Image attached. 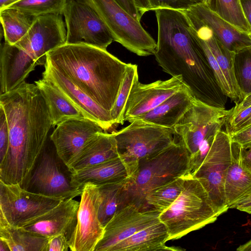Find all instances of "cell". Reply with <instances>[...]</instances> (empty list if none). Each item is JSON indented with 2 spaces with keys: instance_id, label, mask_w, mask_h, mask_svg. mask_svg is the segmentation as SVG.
Masks as SVG:
<instances>
[{
  "instance_id": "5",
  "label": "cell",
  "mask_w": 251,
  "mask_h": 251,
  "mask_svg": "<svg viewBox=\"0 0 251 251\" xmlns=\"http://www.w3.org/2000/svg\"><path fill=\"white\" fill-rule=\"evenodd\" d=\"M220 214L200 181L190 174L185 176L183 189L176 201L160 213L159 219L167 227L168 240L215 222Z\"/></svg>"
},
{
  "instance_id": "32",
  "label": "cell",
  "mask_w": 251,
  "mask_h": 251,
  "mask_svg": "<svg viewBox=\"0 0 251 251\" xmlns=\"http://www.w3.org/2000/svg\"><path fill=\"white\" fill-rule=\"evenodd\" d=\"M138 79L137 65L128 63L125 76L118 92L115 103L110 111L114 125H123L126 104L131 88Z\"/></svg>"
},
{
  "instance_id": "33",
  "label": "cell",
  "mask_w": 251,
  "mask_h": 251,
  "mask_svg": "<svg viewBox=\"0 0 251 251\" xmlns=\"http://www.w3.org/2000/svg\"><path fill=\"white\" fill-rule=\"evenodd\" d=\"M68 0H22L8 7L33 16L48 14L63 15Z\"/></svg>"
},
{
  "instance_id": "35",
  "label": "cell",
  "mask_w": 251,
  "mask_h": 251,
  "mask_svg": "<svg viewBox=\"0 0 251 251\" xmlns=\"http://www.w3.org/2000/svg\"><path fill=\"white\" fill-rule=\"evenodd\" d=\"M226 131L231 135L251 125V105L230 113L226 123Z\"/></svg>"
},
{
  "instance_id": "50",
  "label": "cell",
  "mask_w": 251,
  "mask_h": 251,
  "mask_svg": "<svg viewBox=\"0 0 251 251\" xmlns=\"http://www.w3.org/2000/svg\"><path fill=\"white\" fill-rule=\"evenodd\" d=\"M248 34L249 36L250 37V38L251 39V31L249 33H248Z\"/></svg>"
},
{
  "instance_id": "30",
  "label": "cell",
  "mask_w": 251,
  "mask_h": 251,
  "mask_svg": "<svg viewBox=\"0 0 251 251\" xmlns=\"http://www.w3.org/2000/svg\"><path fill=\"white\" fill-rule=\"evenodd\" d=\"M126 181L97 186L100 197L98 216L104 227L121 208L122 193Z\"/></svg>"
},
{
  "instance_id": "28",
  "label": "cell",
  "mask_w": 251,
  "mask_h": 251,
  "mask_svg": "<svg viewBox=\"0 0 251 251\" xmlns=\"http://www.w3.org/2000/svg\"><path fill=\"white\" fill-rule=\"evenodd\" d=\"M35 18L15 8L7 7L0 10V23L5 42L11 45H15L28 32Z\"/></svg>"
},
{
  "instance_id": "17",
  "label": "cell",
  "mask_w": 251,
  "mask_h": 251,
  "mask_svg": "<svg viewBox=\"0 0 251 251\" xmlns=\"http://www.w3.org/2000/svg\"><path fill=\"white\" fill-rule=\"evenodd\" d=\"M43 78L55 86L86 118L98 123L105 131L115 126L110 112L81 90L69 78L46 62Z\"/></svg>"
},
{
  "instance_id": "16",
  "label": "cell",
  "mask_w": 251,
  "mask_h": 251,
  "mask_svg": "<svg viewBox=\"0 0 251 251\" xmlns=\"http://www.w3.org/2000/svg\"><path fill=\"white\" fill-rule=\"evenodd\" d=\"M181 75L172 76L166 80H157L143 84L139 79L134 83L125 110V121L144 114L157 107L184 86Z\"/></svg>"
},
{
  "instance_id": "1",
  "label": "cell",
  "mask_w": 251,
  "mask_h": 251,
  "mask_svg": "<svg viewBox=\"0 0 251 251\" xmlns=\"http://www.w3.org/2000/svg\"><path fill=\"white\" fill-rule=\"evenodd\" d=\"M9 133L8 149L0 164V181L24 187L35 167L52 126L48 107L34 84L23 82L0 95Z\"/></svg>"
},
{
  "instance_id": "10",
  "label": "cell",
  "mask_w": 251,
  "mask_h": 251,
  "mask_svg": "<svg viewBox=\"0 0 251 251\" xmlns=\"http://www.w3.org/2000/svg\"><path fill=\"white\" fill-rule=\"evenodd\" d=\"M63 200L30 192L19 184L0 181V221L20 226Z\"/></svg>"
},
{
  "instance_id": "19",
  "label": "cell",
  "mask_w": 251,
  "mask_h": 251,
  "mask_svg": "<svg viewBox=\"0 0 251 251\" xmlns=\"http://www.w3.org/2000/svg\"><path fill=\"white\" fill-rule=\"evenodd\" d=\"M200 23L208 27L227 50L237 55L251 50V39L219 16L206 4L201 2L187 9Z\"/></svg>"
},
{
  "instance_id": "15",
  "label": "cell",
  "mask_w": 251,
  "mask_h": 251,
  "mask_svg": "<svg viewBox=\"0 0 251 251\" xmlns=\"http://www.w3.org/2000/svg\"><path fill=\"white\" fill-rule=\"evenodd\" d=\"M104 131L95 121L86 118H71L56 126L50 139L58 157L67 167L91 138Z\"/></svg>"
},
{
  "instance_id": "13",
  "label": "cell",
  "mask_w": 251,
  "mask_h": 251,
  "mask_svg": "<svg viewBox=\"0 0 251 251\" xmlns=\"http://www.w3.org/2000/svg\"><path fill=\"white\" fill-rule=\"evenodd\" d=\"M24 188L46 196L66 200L80 195L83 189L74 187L62 171L54 155L44 150Z\"/></svg>"
},
{
  "instance_id": "39",
  "label": "cell",
  "mask_w": 251,
  "mask_h": 251,
  "mask_svg": "<svg viewBox=\"0 0 251 251\" xmlns=\"http://www.w3.org/2000/svg\"><path fill=\"white\" fill-rule=\"evenodd\" d=\"M69 247L68 239L64 234L49 238L46 251H67Z\"/></svg>"
},
{
  "instance_id": "4",
  "label": "cell",
  "mask_w": 251,
  "mask_h": 251,
  "mask_svg": "<svg viewBox=\"0 0 251 251\" xmlns=\"http://www.w3.org/2000/svg\"><path fill=\"white\" fill-rule=\"evenodd\" d=\"M190 155L179 140L139 163L134 175L124 183L121 208L130 204L144 210L145 199L154 189L190 173Z\"/></svg>"
},
{
  "instance_id": "9",
  "label": "cell",
  "mask_w": 251,
  "mask_h": 251,
  "mask_svg": "<svg viewBox=\"0 0 251 251\" xmlns=\"http://www.w3.org/2000/svg\"><path fill=\"white\" fill-rule=\"evenodd\" d=\"M232 154L230 136L226 131L219 130L202 162L190 174L200 181L220 215L229 209L225 197V182Z\"/></svg>"
},
{
  "instance_id": "37",
  "label": "cell",
  "mask_w": 251,
  "mask_h": 251,
  "mask_svg": "<svg viewBox=\"0 0 251 251\" xmlns=\"http://www.w3.org/2000/svg\"><path fill=\"white\" fill-rule=\"evenodd\" d=\"M151 10L162 8L186 10L196 4L192 0H148Z\"/></svg>"
},
{
  "instance_id": "14",
  "label": "cell",
  "mask_w": 251,
  "mask_h": 251,
  "mask_svg": "<svg viewBox=\"0 0 251 251\" xmlns=\"http://www.w3.org/2000/svg\"><path fill=\"white\" fill-rule=\"evenodd\" d=\"M160 212L140 210L128 204L119 209L104 228L102 238L94 251H110L118 243L160 221Z\"/></svg>"
},
{
  "instance_id": "20",
  "label": "cell",
  "mask_w": 251,
  "mask_h": 251,
  "mask_svg": "<svg viewBox=\"0 0 251 251\" xmlns=\"http://www.w3.org/2000/svg\"><path fill=\"white\" fill-rule=\"evenodd\" d=\"M136 168L121 156L97 165L71 173L72 184L83 189L85 184L97 186L126 181L135 174Z\"/></svg>"
},
{
  "instance_id": "21",
  "label": "cell",
  "mask_w": 251,
  "mask_h": 251,
  "mask_svg": "<svg viewBox=\"0 0 251 251\" xmlns=\"http://www.w3.org/2000/svg\"><path fill=\"white\" fill-rule=\"evenodd\" d=\"M189 24L198 36L206 41L215 56L234 95L235 104L241 101L246 94L243 91L235 74L237 54L226 49L216 38L211 30L197 20L188 10H184Z\"/></svg>"
},
{
  "instance_id": "25",
  "label": "cell",
  "mask_w": 251,
  "mask_h": 251,
  "mask_svg": "<svg viewBox=\"0 0 251 251\" xmlns=\"http://www.w3.org/2000/svg\"><path fill=\"white\" fill-rule=\"evenodd\" d=\"M48 107L52 127L71 118H85L82 112L55 86L42 78L34 82Z\"/></svg>"
},
{
  "instance_id": "26",
  "label": "cell",
  "mask_w": 251,
  "mask_h": 251,
  "mask_svg": "<svg viewBox=\"0 0 251 251\" xmlns=\"http://www.w3.org/2000/svg\"><path fill=\"white\" fill-rule=\"evenodd\" d=\"M242 148L232 143L231 161L225 178V193L228 206L251 186V171L242 165Z\"/></svg>"
},
{
  "instance_id": "49",
  "label": "cell",
  "mask_w": 251,
  "mask_h": 251,
  "mask_svg": "<svg viewBox=\"0 0 251 251\" xmlns=\"http://www.w3.org/2000/svg\"><path fill=\"white\" fill-rule=\"evenodd\" d=\"M195 3H198L201 2L205 3L206 2V0H192Z\"/></svg>"
},
{
  "instance_id": "12",
  "label": "cell",
  "mask_w": 251,
  "mask_h": 251,
  "mask_svg": "<svg viewBox=\"0 0 251 251\" xmlns=\"http://www.w3.org/2000/svg\"><path fill=\"white\" fill-rule=\"evenodd\" d=\"M80 196L76 224L68 240L69 247L72 251H94L103 236L104 228L98 216V186L85 184Z\"/></svg>"
},
{
  "instance_id": "46",
  "label": "cell",
  "mask_w": 251,
  "mask_h": 251,
  "mask_svg": "<svg viewBox=\"0 0 251 251\" xmlns=\"http://www.w3.org/2000/svg\"><path fill=\"white\" fill-rule=\"evenodd\" d=\"M22 0H0V10L6 8Z\"/></svg>"
},
{
  "instance_id": "8",
  "label": "cell",
  "mask_w": 251,
  "mask_h": 251,
  "mask_svg": "<svg viewBox=\"0 0 251 251\" xmlns=\"http://www.w3.org/2000/svg\"><path fill=\"white\" fill-rule=\"evenodd\" d=\"M121 130L113 132L119 155L137 169L139 162L161 151L175 142L173 128L135 119Z\"/></svg>"
},
{
  "instance_id": "22",
  "label": "cell",
  "mask_w": 251,
  "mask_h": 251,
  "mask_svg": "<svg viewBox=\"0 0 251 251\" xmlns=\"http://www.w3.org/2000/svg\"><path fill=\"white\" fill-rule=\"evenodd\" d=\"M195 98L185 85L155 108L132 119H139L163 127L173 128L190 108Z\"/></svg>"
},
{
  "instance_id": "36",
  "label": "cell",
  "mask_w": 251,
  "mask_h": 251,
  "mask_svg": "<svg viewBox=\"0 0 251 251\" xmlns=\"http://www.w3.org/2000/svg\"><path fill=\"white\" fill-rule=\"evenodd\" d=\"M9 133L6 117L0 106V164L5 158L8 149Z\"/></svg>"
},
{
  "instance_id": "27",
  "label": "cell",
  "mask_w": 251,
  "mask_h": 251,
  "mask_svg": "<svg viewBox=\"0 0 251 251\" xmlns=\"http://www.w3.org/2000/svg\"><path fill=\"white\" fill-rule=\"evenodd\" d=\"M0 239L10 251H46L49 237L0 221Z\"/></svg>"
},
{
  "instance_id": "3",
  "label": "cell",
  "mask_w": 251,
  "mask_h": 251,
  "mask_svg": "<svg viewBox=\"0 0 251 251\" xmlns=\"http://www.w3.org/2000/svg\"><path fill=\"white\" fill-rule=\"evenodd\" d=\"M46 55V62L110 113L128 64L106 50L84 43H65Z\"/></svg>"
},
{
  "instance_id": "47",
  "label": "cell",
  "mask_w": 251,
  "mask_h": 251,
  "mask_svg": "<svg viewBox=\"0 0 251 251\" xmlns=\"http://www.w3.org/2000/svg\"><path fill=\"white\" fill-rule=\"evenodd\" d=\"M237 251H251V239L244 244L240 245L236 249Z\"/></svg>"
},
{
  "instance_id": "40",
  "label": "cell",
  "mask_w": 251,
  "mask_h": 251,
  "mask_svg": "<svg viewBox=\"0 0 251 251\" xmlns=\"http://www.w3.org/2000/svg\"><path fill=\"white\" fill-rule=\"evenodd\" d=\"M232 143L237 144L243 149L251 147V125L231 135Z\"/></svg>"
},
{
  "instance_id": "2",
  "label": "cell",
  "mask_w": 251,
  "mask_h": 251,
  "mask_svg": "<svg viewBox=\"0 0 251 251\" xmlns=\"http://www.w3.org/2000/svg\"><path fill=\"white\" fill-rule=\"evenodd\" d=\"M154 11L158 31L154 55L158 64L172 76L181 75L196 100L225 108L227 97L218 86L184 10L162 8Z\"/></svg>"
},
{
  "instance_id": "41",
  "label": "cell",
  "mask_w": 251,
  "mask_h": 251,
  "mask_svg": "<svg viewBox=\"0 0 251 251\" xmlns=\"http://www.w3.org/2000/svg\"><path fill=\"white\" fill-rule=\"evenodd\" d=\"M229 208L236 209L251 214V186L240 197L232 202Z\"/></svg>"
},
{
  "instance_id": "44",
  "label": "cell",
  "mask_w": 251,
  "mask_h": 251,
  "mask_svg": "<svg viewBox=\"0 0 251 251\" xmlns=\"http://www.w3.org/2000/svg\"><path fill=\"white\" fill-rule=\"evenodd\" d=\"M242 160L243 167L251 171V147L246 150L242 149Z\"/></svg>"
},
{
  "instance_id": "11",
  "label": "cell",
  "mask_w": 251,
  "mask_h": 251,
  "mask_svg": "<svg viewBox=\"0 0 251 251\" xmlns=\"http://www.w3.org/2000/svg\"><path fill=\"white\" fill-rule=\"evenodd\" d=\"M63 15L66 43H84L104 50L114 41L103 22L90 6L80 0H68Z\"/></svg>"
},
{
  "instance_id": "42",
  "label": "cell",
  "mask_w": 251,
  "mask_h": 251,
  "mask_svg": "<svg viewBox=\"0 0 251 251\" xmlns=\"http://www.w3.org/2000/svg\"><path fill=\"white\" fill-rule=\"evenodd\" d=\"M125 10L137 21L140 22L141 17L133 0H114Z\"/></svg>"
},
{
  "instance_id": "29",
  "label": "cell",
  "mask_w": 251,
  "mask_h": 251,
  "mask_svg": "<svg viewBox=\"0 0 251 251\" xmlns=\"http://www.w3.org/2000/svg\"><path fill=\"white\" fill-rule=\"evenodd\" d=\"M185 176L175 179L150 192L145 198L144 210L161 213L168 209L181 193Z\"/></svg>"
},
{
  "instance_id": "7",
  "label": "cell",
  "mask_w": 251,
  "mask_h": 251,
  "mask_svg": "<svg viewBox=\"0 0 251 251\" xmlns=\"http://www.w3.org/2000/svg\"><path fill=\"white\" fill-rule=\"evenodd\" d=\"M98 14L114 41L140 56L154 55L156 42L137 21L114 0H80Z\"/></svg>"
},
{
  "instance_id": "6",
  "label": "cell",
  "mask_w": 251,
  "mask_h": 251,
  "mask_svg": "<svg viewBox=\"0 0 251 251\" xmlns=\"http://www.w3.org/2000/svg\"><path fill=\"white\" fill-rule=\"evenodd\" d=\"M230 109L208 105L195 99L174 129L190 155V162L198 168L207 155L216 133L221 130Z\"/></svg>"
},
{
  "instance_id": "24",
  "label": "cell",
  "mask_w": 251,
  "mask_h": 251,
  "mask_svg": "<svg viewBox=\"0 0 251 251\" xmlns=\"http://www.w3.org/2000/svg\"><path fill=\"white\" fill-rule=\"evenodd\" d=\"M165 225L160 221L136 233L112 247L110 251H180L165 245L169 241Z\"/></svg>"
},
{
  "instance_id": "23",
  "label": "cell",
  "mask_w": 251,
  "mask_h": 251,
  "mask_svg": "<svg viewBox=\"0 0 251 251\" xmlns=\"http://www.w3.org/2000/svg\"><path fill=\"white\" fill-rule=\"evenodd\" d=\"M113 133H98L82 148L67 167L70 173L91 167L119 156Z\"/></svg>"
},
{
  "instance_id": "34",
  "label": "cell",
  "mask_w": 251,
  "mask_h": 251,
  "mask_svg": "<svg viewBox=\"0 0 251 251\" xmlns=\"http://www.w3.org/2000/svg\"><path fill=\"white\" fill-rule=\"evenodd\" d=\"M190 27L192 32L198 40L205 54L208 62L212 70L218 85L222 93L226 97L234 100L235 102L236 100L232 91L207 42L205 40L197 35L190 25Z\"/></svg>"
},
{
  "instance_id": "43",
  "label": "cell",
  "mask_w": 251,
  "mask_h": 251,
  "mask_svg": "<svg viewBox=\"0 0 251 251\" xmlns=\"http://www.w3.org/2000/svg\"><path fill=\"white\" fill-rule=\"evenodd\" d=\"M250 105H251V92L247 94L241 101L236 103L235 106L231 109V113L236 112Z\"/></svg>"
},
{
  "instance_id": "18",
  "label": "cell",
  "mask_w": 251,
  "mask_h": 251,
  "mask_svg": "<svg viewBox=\"0 0 251 251\" xmlns=\"http://www.w3.org/2000/svg\"><path fill=\"white\" fill-rule=\"evenodd\" d=\"M79 205V202L74 199L63 200L49 211L20 226L49 238L64 234L69 240L76 224Z\"/></svg>"
},
{
  "instance_id": "48",
  "label": "cell",
  "mask_w": 251,
  "mask_h": 251,
  "mask_svg": "<svg viewBox=\"0 0 251 251\" xmlns=\"http://www.w3.org/2000/svg\"><path fill=\"white\" fill-rule=\"evenodd\" d=\"M0 251H10L8 245L1 239H0Z\"/></svg>"
},
{
  "instance_id": "38",
  "label": "cell",
  "mask_w": 251,
  "mask_h": 251,
  "mask_svg": "<svg viewBox=\"0 0 251 251\" xmlns=\"http://www.w3.org/2000/svg\"><path fill=\"white\" fill-rule=\"evenodd\" d=\"M240 86L246 95L251 92V56L247 57L241 70Z\"/></svg>"
},
{
  "instance_id": "31",
  "label": "cell",
  "mask_w": 251,
  "mask_h": 251,
  "mask_svg": "<svg viewBox=\"0 0 251 251\" xmlns=\"http://www.w3.org/2000/svg\"><path fill=\"white\" fill-rule=\"evenodd\" d=\"M219 16L246 33L251 31L244 14L240 0H210L208 6Z\"/></svg>"
},
{
  "instance_id": "45",
  "label": "cell",
  "mask_w": 251,
  "mask_h": 251,
  "mask_svg": "<svg viewBox=\"0 0 251 251\" xmlns=\"http://www.w3.org/2000/svg\"><path fill=\"white\" fill-rule=\"evenodd\" d=\"M245 17L251 27V0H240Z\"/></svg>"
}]
</instances>
